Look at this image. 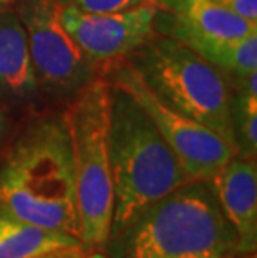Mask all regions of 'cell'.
<instances>
[{"instance_id": "44dd1931", "label": "cell", "mask_w": 257, "mask_h": 258, "mask_svg": "<svg viewBox=\"0 0 257 258\" xmlns=\"http://www.w3.org/2000/svg\"><path fill=\"white\" fill-rule=\"evenodd\" d=\"M0 132H2V113H0Z\"/></svg>"}, {"instance_id": "30bf717a", "label": "cell", "mask_w": 257, "mask_h": 258, "mask_svg": "<svg viewBox=\"0 0 257 258\" xmlns=\"http://www.w3.org/2000/svg\"><path fill=\"white\" fill-rule=\"evenodd\" d=\"M39 92L27 32L14 5L0 9V95L25 103Z\"/></svg>"}, {"instance_id": "ba28073f", "label": "cell", "mask_w": 257, "mask_h": 258, "mask_svg": "<svg viewBox=\"0 0 257 258\" xmlns=\"http://www.w3.org/2000/svg\"><path fill=\"white\" fill-rule=\"evenodd\" d=\"M157 10L156 2H149L124 12L87 14L59 4V17L95 67L111 69L156 34Z\"/></svg>"}, {"instance_id": "9a60e30c", "label": "cell", "mask_w": 257, "mask_h": 258, "mask_svg": "<svg viewBox=\"0 0 257 258\" xmlns=\"http://www.w3.org/2000/svg\"><path fill=\"white\" fill-rule=\"evenodd\" d=\"M57 2L87 14H112L124 12V10L154 2V0H57Z\"/></svg>"}, {"instance_id": "5b68a950", "label": "cell", "mask_w": 257, "mask_h": 258, "mask_svg": "<svg viewBox=\"0 0 257 258\" xmlns=\"http://www.w3.org/2000/svg\"><path fill=\"white\" fill-rule=\"evenodd\" d=\"M109 97L111 84L106 79H94L74 97L64 113L72 144L79 238L85 248H104L112 227L114 188L107 152Z\"/></svg>"}, {"instance_id": "9c48e42d", "label": "cell", "mask_w": 257, "mask_h": 258, "mask_svg": "<svg viewBox=\"0 0 257 258\" xmlns=\"http://www.w3.org/2000/svg\"><path fill=\"white\" fill-rule=\"evenodd\" d=\"M219 203L239 237V251L257 246V165L255 160L234 157L212 178Z\"/></svg>"}, {"instance_id": "7a4b0ae2", "label": "cell", "mask_w": 257, "mask_h": 258, "mask_svg": "<svg viewBox=\"0 0 257 258\" xmlns=\"http://www.w3.org/2000/svg\"><path fill=\"white\" fill-rule=\"evenodd\" d=\"M0 205L25 222L79 238L72 144L64 115L39 118L14 142L0 163Z\"/></svg>"}, {"instance_id": "2e32d148", "label": "cell", "mask_w": 257, "mask_h": 258, "mask_svg": "<svg viewBox=\"0 0 257 258\" xmlns=\"http://www.w3.org/2000/svg\"><path fill=\"white\" fill-rule=\"evenodd\" d=\"M237 17L257 24V0H217Z\"/></svg>"}, {"instance_id": "4fadbf2b", "label": "cell", "mask_w": 257, "mask_h": 258, "mask_svg": "<svg viewBox=\"0 0 257 258\" xmlns=\"http://www.w3.org/2000/svg\"><path fill=\"white\" fill-rule=\"evenodd\" d=\"M80 245L82 241L74 235L25 222L0 205V258H34Z\"/></svg>"}, {"instance_id": "277c9868", "label": "cell", "mask_w": 257, "mask_h": 258, "mask_svg": "<svg viewBox=\"0 0 257 258\" xmlns=\"http://www.w3.org/2000/svg\"><path fill=\"white\" fill-rule=\"evenodd\" d=\"M124 60L166 105L234 145L232 95L221 70L180 42L156 34Z\"/></svg>"}, {"instance_id": "e0dca14e", "label": "cell", "mask_w": 257, "mask_h": 258, "mask_svg": "<svg viewBox=\"0 0 257 258\" xmlns=\"http://www.w3.org/2000/svg\"><path fill=\"white\" fill-rule=\"evenodd\" d=\"M84 250L85 246H67V248H59V250H52L47 251V253H42L39 256L34 258H82L84 256Z\"/></svg>"}, {"instance_id": "52a82bcc", "label": "cell", "mask_w": 257, "mask_h": 258, "mask_svg": "<svg viewBox=\"0 0 257 258\" xmlns=\"http://www.w3.org/2000/svg\"><path fill=\"white\" fill-rule=\"evenodd\" d=\"M14 7L25 27L39 89L52 97L74 98L95 79V63L62 25L59 2L19 0Z\"/></svg>"}, {"instance_id": "6da1fadb", "label": "cell", "mask_w": 257, "mask_h": 258, "mask_svg": "<svg viewBox=\"0 0 257 258\" xmlns=\"http://www.w3.org/2000/svg\"><path fill=\"white\" fill-rule=\"evenodd\" d=\"M109 258H222L239 237L219 203L212 180H190L109 235Z\"/></svg>"}, {"instance_id": "ffe728a7", "label": "cell", "mask_w": 257, "mask_h": 258, "mask_svg": "<svg viewBox=\"0 0 257 258\" xmlns=\"http://www.w3.org/2000/svg\"><path fill=\"white\" fill-rule=\"evenodd\" d=\"M19 0H0V9L4 7H10V5H15Z\"/></svg>"}, {"instance_id": "ac0fdd59", "label": "cell", "mask_w": 257, "mask_h": 258, "mask_svg": "<svg viewBox=\"0 0 257 258\" xmlns=\"http://www.w3.org/2000/svg\"><path fill=\"white\" fill-rule=\"evenodd\" d=\"M82 258H109L104 248H85Z\"/></svg>"}, {"instance_id": "5bb4252c", "label": "cell", "mask_w": 257, "mask_h": 258, "mask_svg": "<svg viewBox=\"0 0 257 258\" xmlns=\"http://www.w3.org/2000/svg\"><path fill=\"white\" fill-rule=\"evenodd\" d=\"M236 100L231 98V118L236 155L255 160L257 153V72L239 80Z\"/></svg>"}, {"instance_id": "d6986e66", "label": "cell", "mask_w": 257, "mask_h": 258, "mask_svg": "<svg viewBox=\"0 0 257 258\" xmlns=\"http://www.w3.org/2000/svg\"><path fill=\"white\" fill-rule=\"evenodd\" d=\"M222 258H257L255 251H234L231 255H226Z\"/></svg>"}, {"instance_id": "7c38bea8", "label": "cell", "mask_w": 257, "mask_h": 258, "mask_svg": "<svg viewBox=\"0 0 257 258\" xmlns=\"http://www.w3.org/2000/svg\"><path fill=\"white\" fill-rule=\"evenodd\" d=\"M161 14L172 24L195 34L240 40L257 34V24L237 17L217 0H154Z\"/></svg>"}, {"instance_id": "8fae6325", "label": "cell", "mask_w": 257, "mask_h": 258, "mask_svg": "<svg viewBox=\"0 0 257 258\" xmlns=\"http://www.w3.org/2000/svg\"><path fill=\"white\" fill-rule=\"evenodd\" d=\"M157 30H161V35L171 37L189 47L205 62L214 65L221 72L231 74L237 80L257 72V34L240 40L207 37L172 24L161 14V10H157L156 15V32Z\"/></svg>"}, {"instance_id": "3957f363", "label": "cell", "mask_w": 257, "mask_h": 258, "mask_svg": "<svg viewBox=\"0 0 257 258\" xmlns=\"http://www.w3.org/2000/svg\"><path fill=\"white\" fill-rule=\"evenodd\" d=\"M107 152L114 188L111 233L150 203L192 180L144 108L130 93L112 84Z\"/></svg>"}, {"instance_id": "8992f818", "label": "cell", "mask_w": 257, "mask_h": 258, "mask_svg": "<svg viewBox=\"0 0 257 258\" xmlns=\"http://www.w3.org/2000/svg\"><path fill=\"white\" fill-rule=\"evenodd\" d=\"M107 80L130 93L144 108L192 180H212L236 157V148L222 135L166 105L129 62L112 65Z\"/></svg>"}]
</instances>
